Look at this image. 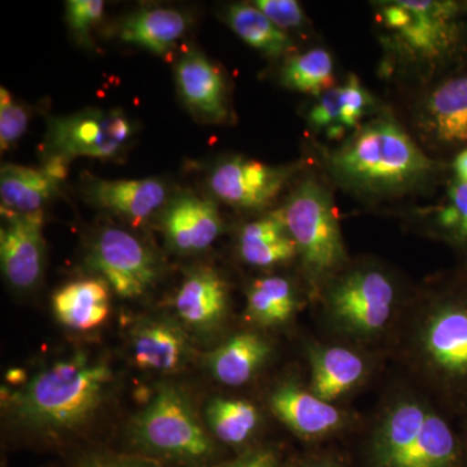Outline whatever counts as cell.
<instances>
[{"mask_svg": "<svg viewBox=\"0 0 467 467\" xmlns=\"http://www.w3.org/2000/svg\"><path fill=\"white\" fill-rule=\"evenodd\" d=\"M101 0H69L67 2V23L81 45H90L91 30L103 17Z\"/></svg>", "mask_w": 467, "mask_h": 467, "instance_id": "obj_33", "label": "cell"}, {"mask_svg": "<svg viewBox=\"0 0 467 467\" xmlns=\"http://www.w3.org/2000/svg\"><path fill=\"white\" fill-rule=\"evenodd\" d=\"M254 5L285 33L291 30L297 32L308 26V18L299 3L295 0H257L254 2Z\"/></svg>", "mask_w": 467, "mask_h": 467, "instance_id": "obj_34", "label": "cell"}, {"mask_svg": "<svg viewBox=\"0 0 467 467\" xmlns=\"http://www.w3.org/2000/svg\"><path fill=\"white\" fill-rule=\"evenodd\" d=\"M301 467H337L333 465L330 462H324V461H316V462L306 463V465H303Z\"/></svg>", "mask_w": 467, "mask_h": 467, "instance_id": "obj_38", "label": "cell"}, {"mask_svg": "<svg viewBox=\"0 0 467 467\" xmlns=\"http://www.w3.org/2000/svg\"><path fill=\"white\" fill-rule=\"evenodd\" d=\"M162 230L171 250L198 254L213 244L223 221L216 202L192 193H182L165 205Z\"/></svg>", "mask_w": 467, "mask_h": 467, "instance_id": "obj_14", "label": "cell"}, {"mask_svg": "<svg viewBox=\"0 0 467 467\" xmlns=\"http://www.w3.org/2000/svg\"><path fill=\"white\" fill-rule=\"evenodd\" d=\"M218 467H278L275 454L266 451H251L241 459Z\"/></svg>", "mask_w": 467, "mask_h": 467, "instance_id": "obj_36", "label": "cell"}, {"mask_svg": "<svg viewBox=\"0 0 467 467\" xmlns=\"http://www.w3.org/2000/svg\"><path fill=\"white\" fill-rule=\"evenodd\" d=\"M312 393L331 402L358 386L367 373L364 359L343 347L313 350Z\"/></svg>", "mask_w": 467, "mask_h": 467, "instance_id": "obj_24", "label": "cell"}, {"mask_svg": "<svg viewBox=\"0 0 467 467\" xmlns=\"http://www.w3.org/2000/svg\"><path fill=\"white\" fill-rule=\"evenodd\" d=\"M427 232L459 251L467 261V184L450 178L444 195L431 207L420 209Z\"/></svg>", "mask_w": 467, "mask_h": 467, "instance_id": "obj_26", "label": "cell"}, {"mask_svg": "<svg viewBox=\"0 0 467 467\" xmlns=\"http://www.w3.org/2000/svg\"><path fill=\"white\" fill-rule=\"evenodd\" d=\"M55 316L72 330L99 327L109 315V285L103 278L79 279L55 292Z\"/></svg>", "mask_w": 467, "mask_h": 467, "instance_id": "obj_19", "label": "cell"}, {"mask_svg": "<svg viewBox=\"0 0 467 467\" xmlns=\"http://www.w3.org/2000/svg\"><path fill=\"white\" fill-rule=\"evenodd\" d=\"M413 128L434 152L454 156L467 149V64L427 85L414 109Z\"/></svg>", "mask_w": 467, "mask_h": 467, "instance_id": "obj_10", "label": "cell"}, {"mask_svg": "<svg viewBox=\"0 0 467 467\" xmlns=\"http://www.w3.org/2000/svg\"><path fill=\"white\" fill-rule=\"evenodd\" d=\"M417 349L426 373L454 407L467 410V272L427 301Z\"/></svg>", "mask_w": 467, "mask_h": 467, "instance_id": "obj_4", "label": "cell"}, {"mask_svg": "<svg viewBox=\"0 0 467 467\" xmlns=\"http://www.w3.org/2000/svg\"><path fill=\"white\" fill-rule=\"evenodd\" d=\"M29 116L7 88L0 90V147L7 150L26 134Z\"/></svg>", "mask_w": 467, "mask_h": 467, "instance_id": "obj_32", "label": "cell"}, {"mask_svg": "<svg viewBox=\"0 0 467 467\" xmlns=\"http://www.w3.org/2000/svg\"><path fill=\"white\" fill-rule=\"evenodd\" d=\"M239 254L245 263L257 267L279 265L299 254L279 209L243 227Z\"/></svg>", "mask_w": 467, "mask_h": 467, "instance_id": "obj_21", "label": "cell"}, {"mask_svg": "<svg viewBox=\"0 0 467 467\" xmlns=\"http://www.w3.org/2000/svg\"><path fill=\"white\" fill-rule=\"evenodd\" d=\"M178 91L193 115L213 124H225L230 117L225 78L220 67L205 55L190 51L175 66Z\"/></svg>", "mask_w": 467, "mask_h": 467, "instance_id": "obj_15", "label": "cell"}, {"mask_svg": "<svg viewBox=\"0 0 467 467\" xmlns=\"http://www.w3.org/2000/svg\"><path fill=\"white\" fill-rule=\"evenodd\" d=\"M229 290L212 267H198L184 278L175 295L174 308L184 324L196 330L216 327L225 317Z\"/></svg>", "mask_w": 467, "mask_h": 467, "instance_id": "obj_17", "label": "cell"}, {"mask_svg": "<svg viewBox=\"0 0 467 467\" xmlns=\"http://www.w3.org/2000/svg\"><path fill=\"white\" fill-rule=\"evenodd\" d=\"M58 181L45 169L3 165L0 171V201L3 214H29L41 212L57 195Z\"/></svg>", "mask_w": 467, "mask_h": 467, "instance_id": "obj_22", "label": "cell"}, {"mask_svg": "<svg viewBox=\"0 0 467 467\" xmlns=\"http://www.w3.org/2000/svg\"><path fill=\"white\" fill-rule=\"evenodd\" d=\"M382 75L429 85L467 64V2L392 0L376 5Z\"/></svg>", "mask_w": 467, "mask_h": 467, "instance_id": "obj_2", "label": "cell"}, {"mask_svg": "<svg viewBox=\"0 0 467 467\" xmlns=\"http://www.w3.org/2000/svg\"><path fill=\"white\" fill-rule=\"evenodd\" d=\"M247 313L261 326L285 324L296 308V295L290 281L282 276H265L251 285Z\"/></svg>", "mask_w": 467, "mask_h": 467, "instance_id": "obj_29", "label": "cell"}, {"mask_svg": "<svg viewBox=\"0 0 467 467\" xmlns=\"http://www.w3.org/2000/svg\"><path fill=\"white\" fill-rule=\"evenodd\" d=\"M299 171V165L273 167L241 156L223 160L212 169L208 186L212 193L234 208L261 211L278 198Z\"/></svg>", "mask_w": 467, "mask_h": 467, "instance_id": "obj_12", "label": "cell"}, {"mask_svg": "<svg viewBox=\"0 0 467 467\" xmlns=\"http://www.w3.org/2000/svg\"><path fill=\"white\" fill-rule=\"evenodd\" d=\"M88 265L124 299L143 296L159 276V264L133 234L107 227L98 234L88 252Z\"/></svg>", "mask_w": 467, "mask_h": 467, "instance_id": "obj_11", "label": "cell"}, {"mask_svg": "<svg viewBox=\"0 0 467 467\" xmlns=\"http://www.w3.org/2000/svg\"><path fill=\"white\" fill-rule=\"evenodd\" d=\"M207 420L218 441L227 445H241L257 429L259 411L244 400L213 399L207 408Z\"/></svg>", "mask_w": 467, "mask_h": 467, "instance_id": "obj_30", "label": "cell"}, {"mask_svg": "<svg viewBox=\"0 0 467 467\" xmlns=\"http://www.w3.org/2000/svg\"><path fill=\"white\" fill-rule=\"evenodd\" d=\"M3 216L7 220L0 233L3 275L12 287L17 290H30L38 284L43 272V211Z\"/></svg>", "mask_w": 467, "mask_h": 467, "instance_id": "obj_13", "label": "cell"}, {"mask_svg": "<svg viewBox=\"0 0 467 467\" xmlns=\"http://www.w3.org/2000/svg\"><path fill=\"white\" fill-rule=\"evenodd\" d=\"M374 109L376 99L362 86L358 76L349 75L346 84L339 86V129L344 137L353 133Z\"/></svg>", "mask_w": 467, "mask_h": 467, "instance_id": "obj_31", "label": "cell"}, {"mask_svg": "<svg viewBox=\"0 0 467 467\" xmlns=\"http://www.w3.org/2000/svg\"><path fill=\"white\" fill-rule=\"evenodd\" d=\"M281 81L290 90L319 98L337 88L333 57L321 47L292 55L285 58Z\"/></svg>", "mask_w": 467, "mask_h": 467, "instance_id": "obj_28", "label": "cell"}, {"mask_svg": "<svg viewBox=\"0 0 467 467\" xmlns=\"http://www.w3.org/2000/svg\"><path fill=\"white\" fill-rule=\"evenodd\" d=\"M270 407L285 426L303 438L330 434L342 423V414L331 402L321 400L296 384L278 387L270 398Z\"/></svg>", "mask_w": 467, "mask_h": 467, "instance_id": "obj_18", "label": "cell"}, {"mask_svg": "<svg viewBox=\"0 0 467 467\" xmlns=\"http://www.w3.org/2000/svg\"><path fill=\"white\" fill-rule=\"evenodd\" d=\"M376 467H463L462 447L450 423L414 399L393 402L374 434Z\"/></svg>", "mask_w": 467, "mask_h": 467, "instance_id": "obj_5", "label": "cell"}, {"mask_svg": "<svg viewBox=\"0 0 467 467\" xmlns=\"http://www.w3.org/2000/svg\"><path fill=\"white\" fill-rule=\"evenodd\" d=\"M225 21L242 41L264 57L288 58L296 52V46L288 33L275 26L256 5H230L225 12Z\"/></svg>", "mask_w": 467, "mask_h": 467, "instance_id": "obj_27", "label": "cell"}, {"mask_svg": "<svg viewBox=\"0 0 467 467\" xmlns=\"http://www.w3.org/2000/svg\"><path fill=\"white\" fill-rule=\"evenodd\" d=\"M326 308L335 324L356 337L382 333L398 299L391 275L380 266L356 265L334 275L325 287Z\"/></svg>", "mask_w": 467, "mask_h": 467, "instance_id": "obj_8", "label": "cell"}, {"mask_svg": "<svg viewBox=\"0 0 467 467\" xmlns=\"http://www.w3.org/2000/svg\"><path fill=\"white\" fill-rule=\"evenodd\" d=\"M279 211L313 285H326L342 272L347 252L333 193L326 183L316 177L304 178Z\"/></svg>", "mask_w": 467, "mask_h": 467, "instance_id": "obj_6", "label": "cell"}, {"mask_svg": "<svg viewBox=\"0 0 467 467\" xmlns=\"http://www.w3.org/2000/svg\"><path fill=\"white\" fill-rule=\"evenodd\" d=\"M186 15L174 8L152 7L135 12L119 26V38L156 55L168 54L186 33Z\"/></svg>", "mask_w": 467, "mask_h": 467, "instance_id": "obj_20", "label": "cell"}, {"mask_svg": "<svg viewBox=\"0 0 467 467\" xmlns=\"http://www.w3.org/2000/svg\"><path fill=\"white\" fill-rule=\"evenodd\" d=\"M131 344L137 367L156 373H171L180 368L187 352L182 330L168 321L140 325Z\"/></svg>", "mask_w": 467, "mask_h": 467, "instance_id": "obj_23", "label": "cell"}, {"mask_svg": "<svg viewBox=\"0 0 467 467\" xmlns=\"http://www.w3.org/2000/svg\"><path fill=\"white\" fill-rule=\"evenodd\" d=\"M451 178L467 184V149L460 150L451 162Z\"/></svg>", "mask_w": 467, "mask_h": 467, "instance_id": "obj_37", "label": "cell"}, {"mask_svg": "<svg viewBox=\"0 0 467 467\" xmlns=\"http://www.w3.org/2000/svg\"><path fill=\"white\" fill-rule=\"evenodd\" d=\"M131 439L150 457L177 465L202 466L216 453L189 399L171 386L161 387L134 418Z\"/></svg>", "mask_w": 467, "mask_h": 467, "instance_id": "obj_7", "label": "cell"}, {"mask_svg": "<svg viewBox=\"0 0 467 467\" xmlns=\"http://www.w3.org/2000/svg\"><path fill=\"white\" fill-rule=\"evenodd\" d=\"M112 382L106 362L84 353L55 362L11 398L12 416L45 435H60L84 426L100 407Z\"/></svg>", "mask_w": 467, "mask_h": 467, "instance_id": "obj_3", "label": "cell"}, {"mask_svg": "<svg viewBox=\"0 0 467 467\" xmlns=\"http://www.w3.org/2000/svg\"><path fill=\"white\" fill-rule=\"evenodd\" d=\"M130 119L121 109H85L50 119L47 155L70 160L85 156L119 158L133 138Z\"/></svg>", "mask_w": 467, "mask_h": 467, "instance_id": "obj_9", "label": "cell"}, {"mask_svg": "<svg viewBox=\"0 0 467 467\" xmlns=\"http://www.w3.org/2000/svg\"><path fill=\"white\" fill-rule=\"evenodd\" d=\"M269 350V346L259 335L238 334L209 355L208 368L218 382L232 387L242 386L259 370Z\"/></svg>", "mask_w": 467, "mask_h": 467, "instance_id": "obj_25", "label": "cell"}, {"mask_svg": "<svg viewBox=\"0 0 467 467\" xmlns=\"http://www.w3.org/2000/svg\"><path fill=\"white\" fill-rule=\"evenodd\" d=\"M321 164L337 187L368 202L426 192L451 171V162L430 156L389 112L362 122L335 149H321Z\"/></svg>", "mask_w": 467, "mask_h": 467, "instance_id": "obj_1", "label": "cell"}, {"mask_svg": "<svg viewBox=\"0 0 467 467\" xmlns=\"http://www.w3.org/2000/svg\"><path fill=\"white\" fill-rule=\"evenodd\" d=\"M91 204L140 223L167 204V184L159 178L142 180H101L92 178L85 186Z\"/></svg>", "mask_w": 467, "mask_h": 467, "instance_id": "obj_16", "label": "cell"}, {"mask_svg": "<svg viewBox=\"0 0 467 467\" xmlns=\"http://www.w3.org/2000/svg\"><path fill=\"white\" fill-rule=\"evenodd\" d=\"M84 467H158L149 461L130 459V457L104 456L95 454L85 460Z\"/></svg>", "mask_w": 467, "mask_h": 467, "instance_id": "obj_35", "label": "cell"}]
</instances>
